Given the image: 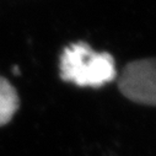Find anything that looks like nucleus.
I'll use <instances>...</instances> for the list:
<instances>
[{"mask_svg":"<svg viewBox=\"0 0 156 156\" xmlns=\"http://www.w3.org/2000/svg\"><path fill=\"white\" fill-rule=\"evenodd\" d=\"M20 107L17 91L9 80L0 76V127L8 124Z\"/></svg>","mask_w":156,"mask_h":156,"instance_id":"obj_3","label":"nucleus"},{"mask_svg":"<svg viewBox=\"0 0 156 156\" xmlns=\"http://www.w3.org/2000/svg\"><path fill=\"white\" fill-rule=\"evenodd\" d=\"M60 77L80 87H101L115 79L113 57L107 52H95L85 42H75L60 55Z\"/></svg>","mask_w":156,"mask_h":156,"instance_id":"obj_1","label":"nucleus"},{"mask_svg":"<svg viewBox=\"0 0 156 156\" xmlns=\"http://www.w3.org/2000/svg\"><path fill=\"white\" fill-rule=\"evenodd\" d=\"M118 87L130 101L156 107V58L128 63L118 77Z\"/></svg>","mask_w":156,"mask_h":156,"instance_id":"obj_2","label":"nucleus"}]
</instances>
